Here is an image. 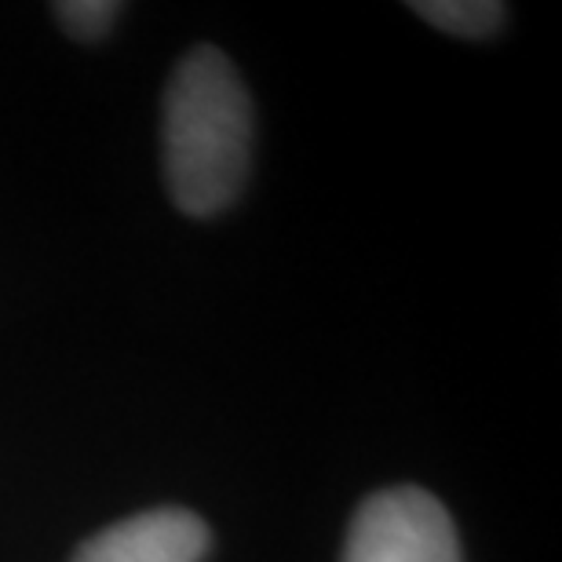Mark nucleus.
I'll use <instances>...</instances> for the list:
<instances>
[{"label":"nucleus","mask_w":562,"mask_h":562,"mask_svg":"<svg viewBox=\"0 0 562 562\" xmlns=\"http://www.w3.org/2000/svg\"><path fill=\"white\" fill-rule=\"evenodd\" d=\"M413 11L457 37H486L504 22V8L490 0H435V4H413Z\"/></svg>","instance_id":"20e7f679"},{"label":"nucleus","mask_w":562,"mask_h":562,"mask_svg":"<svg viewBox=\"0 0 562 562\" xmlns=\"http://www.w3.org/2000/svg\"><path fill=\"white\" fill-rule=\"evenodd\" d=\"M340 562H460V541L442 501L391 486L358 508Z\"/></svg>","instance_id":"f03ea898"},{"label":"nucleus","mask_w":562,"mask_h":562,"mask_svg":"<svg viewBox=\"0 0 562 562\" xmlns=\"http://www.w3.org/2000/svg\"><path fill=\"white\" fill-rule=\"evenodd\" d=\"M209 530L183 508H154L88 537L74 562H201Z\"/></svg>","instance_id":"7ed1b4c3"},{"label":"nucleus","mask_w":562,"mask_h":562,"mask_svg":"<svg viewBox=\"0 0 562 562\" xmlns=\"http://www.w3.org/2000/svg\"><path fill=\"white\" fill-rule=\"evenodd\" d=\"M252 106L231 59L209 44L179 59L165 92V176L176 205L209 216L231 205L249 172Z\"/></svg>","instance_id":"f257e3e1"},{"label":"nucleus","mask_w":562,"mask_h":562,"mask_svg":"<svg viewBox=\"0 0 562 562\" xmlns=\"http://www.w3.org/2000/svg\"><path fill=\"white\" fill-rule=\"evenodd\" d=\"M117 11L121 8L106 4V0H74V4H55V15L66 22V30H70L74 37H103Z\"/></svg>","instance_id":"39448f33"}]
</instances>
